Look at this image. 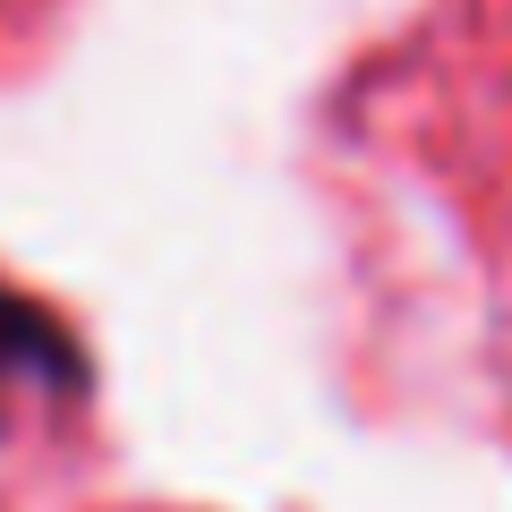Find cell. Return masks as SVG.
Wrapping results in <instances>:
<instances>
[{
	"label": "cell",
	"instance_id": "obj_1",
	"mask_svg": "<svg viewBox=\"0 0 512 512\" xmlns=\"http://www.w3.org/2000/svg\"><path fill=\"white\" fill-rule=\"evenodd\" d=\"M0 376L43 384V393H77L86 384V350L69 342V325L52 308H35L26 291H9V282H0Z\"/></svg>",
	"mask_w": 512,
	"mask_h": 512
}]
</instances>
